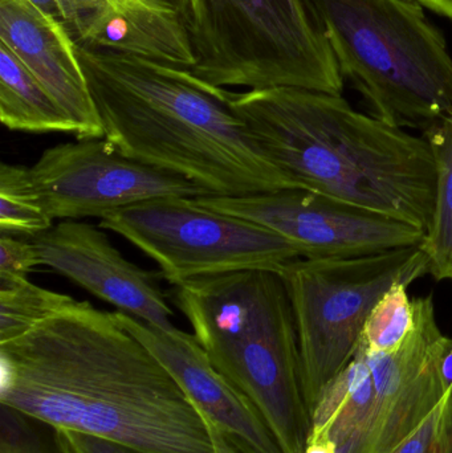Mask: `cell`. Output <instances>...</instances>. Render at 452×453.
<instances>
[{"label": "cell", "instance_id": "cell-1", "mask_svg": "<svg viewBox=\"0 0 452 453\" xmlns=\"http://www.w3.org/2000/svg\"><path fill=\"white\" fill-rule=\"evenodd\" d=\"M0 404L148 453H215L201 411L113 313L76 301L0 343Z\"/></svg>", "mask_w": 452, "mask_h": 453}, {"label": "cell", "instance_id": "cell-2", "mask_svg": "<svg viewBox=\"0 0 452 453\" xmlns=\"http://www.w3.org/2000/svg\"><path fill=\"white\" fill-rule=\"evenodd\" d=\"M231 108L260 156L302 190L426 232L437 165L429 141L341 95L267 88L231 93Z\"/></svg>", "mask_w": 452, "mask_h": 453}, {"label": "cell", "instance_id": "cell-3", "mask_svg": "<svg viewBox=\"0 0 452 453\" xmlns=\"http://www.w3.org/2000/svg\"><path fill=\"white\" fill-rule=\"evenodd\" d=\"M77 55L103 138L127 158L180 175L209 196L299 188L252 145L227 88L142 56L79 45Z\"/></svg>", "mask_w": 452, "mask_h": 453}, {"label": "cell", "instance_id": "cell-4", "mask_svg": "<svg viewBox=\"0 0 452 453\" xmlns=\"http://www.w3.org/2000/svg\"><path fill=\"white\" fill-rule=\"evenodd\" d=\"M344 81L369 113L401 129L452 111V56L418 0H315Z\"/></svg>", "mask_w": 452, "mask_h": 453}, {"label": "cell", "instance_id": "cell-5", "mask_svg": "<svg viewBox=\"0 0 452 453\" xmlns=\"http://www.w3.org/2000/svg\"><path fill=\"white\" fill-rule=\"evenodd\" d=\"M191 71L220 88L342 95L315 0H186Z\"/></svg>", "mask_w": 452, "mask_h": 453}, {"label": "cell", "instance_id": "cell-6", "mask_svg": "<svg viewBox=\"0 0 452 453\" xmlns=\"http://www.w3.org/2000/svg\"><path fill=\"white\" fill-rule=\"evenodd\" d=\"M299 337L303 390L313 411L324 388L350 364L366 319L395 284L429 274L422 242L361 257L304 258L279 272Z\"/></svg>", "mask_w": 452, "mask_h": 453}, {"label": "cell", "instance_id": "cell-7", "mask_svg": "<svg viewBox=\"0 0 452 453\" xmlns=\"http://www.w3.org/2000/svg\"><path fill=\"white\" fill-rule=\"evenodd\" d=\"M103 229L114 232L142 250L161 268L170 284L238 271L279 272L303 257L281 234L195 198L151 199L106 215Z\"/></svg>", "mask_w": 452, "mask_h": 453}, {"label": "cell", "instance_id": "cell-8", "mask_svg": "<svg viewBox=\"0 0 452 453\" xmlns=\"http://www.w3.org/2000/svg\"><path fill=\"white\" fill-rule=\"evenodd\" d=\"M203 349L215 369L257 407L284 451L304 453L310 415L296 321L280 274L249 316Z\"/></svg>", "mask_w": 452, "mask_h": 453}, {"label": "cell", "instance_id": "cell-9", "mask_svg": "<svg viewBox=\"0 0 452 453\" xmlns=\"http://www.w3.org/2000/svg\"><path fill=\"white\" fill-rule=\"evenodd\" d=\"M29 170L53 220L103 219L151 199L209 196L180 175L127 158L100 138L47 149Z\"/></svg>", "mask_w": 452, "mask_h": 453}, {"label": "cell", "instance_id": "cell-10", "mask_svg": "<svg viewBox=\"0 0 452 453\" xmlns=\"http://www.w3.org/2000/svg\"><path fill=\"white\" fill-rule=\"evenodd\" d=\"M199 203L265 226L296 244L304 258H348L413 247L426 232L302 190L206 196Z\"/></svg>", "mask_w": 452, "mask_h": 453}, {"label": "cell", "instance_id": "cell-11", "mask_svg": "<svg viewBox=\"0 0 452 453\" xmlns=\"http://www.w3.org/2000/svg\"><path fill=\"white\" fill-rule=\"evenodd\" d=\"M42 265L84 288L122 313L164 329L174 311L159 285L161 273L130 263L100 226L63 220L32 237Z\"/></svg>", "mask_w": 452, "mask_h": 453}, {"label": "cell", "instance_id": "cell-12", "mask_svg": "<svg viewBox=\"0 0 452 453\" xmlns=\"http://www.w3.org/2000/svg\"><path fill=\"white\" fill-rule=\"evenodd\" d=\"M79 47L142 56L191 69L186 0H29Z\"/></svg>", "mask_w": 452, "mask_h": 453}, {"label": "cell", "instance_id": "cell-13", "mask_svg": "<svg viewBox=\"0 0 452 453\" xmlns=\"http://www.w3.org/2000/svg\"><path fill=\"white\" fill-rule=\"evenodd\" d=\"M113 314L166 367L196 409L220 430L236 436L254 453H286L257 407L215 369L195 335L175 326H153L122 311Z\"/></svg>", "mask_w": 452, "mask_h": 453}, {"label": "cell", "instance_id": "cell-14", "mask_svg": "<svg viewBox=\"0 0 452 453\" xmlns=\"http://www.w3.org/2000/svg\"><path fill=\"white\" fill-rule=\"evenodd\" d=\"M0 42L65 111L77 140L103 137L77 44L60 23L29 0H0Z\"/></svg>", "mask_w": 452, "mask_h": 453}, {"label": "cell", "instance_id": "cell-15", "mask_svg": "<svg viewBox=\"0 0 452 453\" xmlns=\"http://www.w3.org/2000/svg\"><path fill=\"white\" fill-rule=\"evenodd\" d=\"M0 121L26 133L76 135L73 121L42 82L0 42Z\"/></svg>", "mask_w": 452, "mask_h": 453}, {"label": "cell", "instance_id": "cell-16", "mask_svg": "<svg viewBox=\"0 0 452 453\" xmlns=\"http://www.w3.org/2000/svg\"><path fill=\"white\" fill-rule=\"evenodd\" d=\"M437 165V191L432 222L422 242L429 274L452 281V111L424 132Z\"/></svg>", "mask_w": 452, "mask_h": 453}, {"label": "cell", "instance_id": "cell-17", "mask_svg": "<svg viewBox=\"0 0 452 453\" xmlns=\"http://www.w3.org/2000/svg\"><path fill=\"white\" fill-rule=\"evenodd\" d=\"M347 372L349 388L332 420L326 441L334 444L337 453H368L376 428V390L363 354L356 351Z\"/></svg>", "mask_w": 452, "mask_h": 453}, {"label": "cell", "instance_id": "cell-18", "mask_svg": "<svg viewBox=\"0 0 452 453\" xmlns=\"http://www.w3.org/2000/svg\"><path fill=\"white\" fill-rule=\"evenodd\" d=\"M72 303L71 296L37 287L27 277H0V343L21 337Z\"/></svg>", "mask_w": 452, "mask_h": 453}, {"label": "cell", "instance_id": "cell-19", "mask_svg": "<svg viewBox=\"0 0 452 453\" xmlns=\"http://www.w3.org/2000/svg\"><path fill=\"white\" fill-rule=\"evenodd\" d=\"M32 182L31 170L20 165L0 166V231L34 237L52 226Z\"/></svg>", "mask_w": 452, "mask_h": 453}, {"label": "cell", "instance_id": "cell-20", "mask_svg": "<svg viewBox=\"0 0 452 453\" xmlns=\"http://www.w3.org/2000/svg\"><path fill=\"white\" fill-rule=\"evenodd\" d=\"M408 284L395 282L377 303L366 319L358 349L368 354L397 351L416 326L414 301Z\"/></svg>", "mask_w": 452, "mask_h": 453}, {"label": "cell", "instance_id": "cell-21", "mask_svg": "<svg viewBox=\"0 0 452 453\" xmlns=\"http://www.w3.org/2000/svg\"><path fill=\"white\" fill-rule=\"evenodd\" d=\"M0 453H66L57 430L0 404Z\"/></svg>", "mask_w": 452, "mask_h": 453}, {"label": "cell", "instance_id": "cell-22", "mask_svg": "<svg viewBox=\"0 0 452 453\" xmlns=\"http://www.w3.org/2000/svg\"><path fill=\"white\" fill-rule=\"evenodd\" d=\"M42 265L34 242L16 239L11 234L0 237V277L19 279L27 277L36 266Z\"/></svg>", "mask_w": 452, "mask_h": 453}, {"label": "cell", "instance_id": "cell-23", "mask_svg": "<svg viewBox=\"0 0 452 453\" xmlns=\"http://www.w3.org/2000/svg\"><path fill=\"white\" fill-rule=\"evenodd\" d=\"M442 411L443 402L416 433L411 434L390 453H440Z\"/></svg>", "mask_w": 452, "mask_h": 453}, {"label": "cell", "instance_id": "cell-24", "mask_svg": "<svg viewBox=\"0 0 452 453\" xmlns=\"http://www.w3.org/2000/svg\"><path fill=\"white\" fill-rule=\"evenodd\" d=\"M57 435L66 453H148L116 443V441L73 433V431L57 430Z\"/></svg>", "mask_w": 452, "mask_h": 453}, {"label": "cell", "instance_id": "cell-25", "mask_svg": "<svg viewBox=\"0 0 452 453\" xmlns=\"http://www.w3.org/2000/svg\"><path fill=\"white\" fill-rule=\"evenodd\" d=\"M202 417H203L207 430H209L215 453H254L243 441H239L236 436L220 430L218 426H215L214 423H212L209 418L204 417L203 414H202Z\"/></svg>", "mask_w": 452, "mask_h": 453}, {"label": "cell", "instance_id": "cell-26", "mask_svg": "<svg viewBox=\"0 0 452 453\" xmlns=\"http://www.w3.org/2000/svg\"><path fill=\"white\" fill-rule=\"evenodd\" d=\"M440 453H452V388L443 399Z\"/></svg>", "mask_w": 452, "mask_h": 453}, {"label": "cell", "instance_id": "cell-27", "mask_svg": "<svg viewBox=\"0 0 452 453\" xmlns=\"http://www.w3.org/2000/svg\"><path fill=\"white\" fill-rule=\"evenodd\" d=\"M424 7L452 20V0H418Z\"/></svg>", "mask_w": 452, "mask_h": 453}, {"label": "cell", "instance_id": "cell-28", "mask_svg": "<svg viewBox=\"0 0 452 453\" xmlns=\"http://www.w3.org/2000/svg\"><path fill=\"white\" fill-rule=\"evenodd\" d=\"M304 453H337L336 447L329 441H308Z\"/></svg>", "mask_w": 452, "mask_h": 453}]
</instances>
